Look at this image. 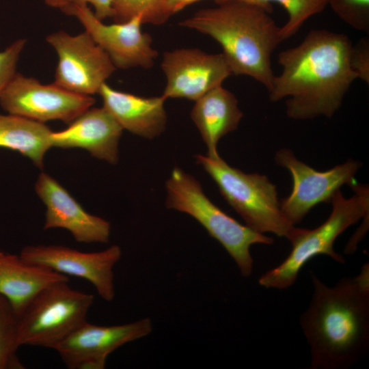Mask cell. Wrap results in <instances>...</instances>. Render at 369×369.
Returning <instances> with one entry per match:
<instances>
[{"label":"cell","instance_id":"obj_2","mask_svg":"<svg viewBox=\"0 0 369 369\" xmlns=\"http://www.w3.org/2000/svg\"><path fill=\"white\" fill-rule=\"evenodd\" d=\"M313 293L300 316L310 347V368L346 369L369 348V264L333 286L311 272Z\"/></svg>","mask_w":369,"mask_h":369},{"label":"cell","instance_id":"obj_18","mask_svg":"<svg viewBox=\"0 0 369 369\" xmlns=\"http://www.w3.org/2000/svg\"><path fill=\"white\" fill-rule=\"evenodd\" d=\"M243 115L236 96L222 85L195 100L191 118L206 146V156L214 159L220 157L219 141L238 128Z\"/></svg>","mask_w":369,"mask_h":369},{"label":"cell","instance_id":"obj_8","mask_svg":"<svg viewBox=\"0 0 369 369\" xmlns=\"http://www.w3.org/2000/svg\"><path fill=\"white\" fill-rule=\"evenodd\" d=\"M46 40L58 56L54 83L66 90L87 96L98 94L116 70L86 31L75 36L58 31L47 36Z\"/></svg>","mask_w":369,"mask_h":369},{"label":"cell","instance_id":"obj_14","mask_svg":"<svg viewBox=\"0 0 369 369\" xmlns=\"http://www.w3.org/2000/svg\"><path fill=\"white\" fill-rule=\"evenodd\" d=\"M161 67L166 77L165 99L195 101L232 74L222 53L209 54L199 49L165 51Z\"/></svg>","mask_w":369,"mask_h":369},{"label":"cell","instance_id":"obj_24","mask_svg":"<svg viewBox=\"0 0 369 369\" xmlns=\"http://www.w3.org/2000/svg\"><path fill=\"white\" fill-rule=\"evenodd\" d=\"M328 5L348 25L369 33V0H328Z\"/></svg>","mask_w":369,"mask_h":369},{"label":"cell","instance_id":"obj_13","mask_svg":"<svg viewBox=\"0 0 369 369\" xmlns=\"http://www.w3.org/2000/svg\"><path fill=\"white\" fill-rule=\"evenodd\" d=\"M152 331L150 318L113 326H99L85 321L54 350L69 369H103L111 353Z\"/></svg>","mask_w":369,"mask_h":369},{"label":"cell","instance_id":"obj_20","mask_svg":"<svg viewBox=\"0 0 369 369\" xmlns=\"http://www.w3.org/2000/svg\"><path fill=\"white\" fill-rule=\"evenodd\" d=\"M53 131L44 123L22 116L0 113V148L20 152L39 168L52 147Z\"/></svg>","mask_w":369,"mask_h":369},{"label":"cell","instance_id":"obj_9","mask_svg":"<svg viewBox=\"0 0 369 369\" xmlns=\"http://www.w3.org/2000/svg\"><path fill=\"white\" fill-rule=\"evenodd\" d=\"M94 103L92 96L70 92L54 83L42 84L17 72L0 94V105L8 113L42 123H71Z\"/></svg>","mask_w":369,"mask_h":369},{"label":"cell","instance_id":"obj_10","mask_svg":"<svg viewBox=\"0 0 369 369\" xmlns=\"http://www.w3.org/2000/svg\"><path fill=\"white\" fill-rule=\"evenodd\" d=\"M274 159L292 176V192L280 201V207L286 218L294 226L300 223L316 205L330 202L342 185L356 182L355 176L361 166L359 161L348 159L327 171L319 172L297 159L286 148L277 151Z\"/></svg>","mask_w":369,"mask_h":369},{"label":"cell","instance_id":"obj_21","mask_svg":"<svg viewBox=\"0 0 369 369\" xmlns=\"http://www.w3.org/2000/svg\"><path fill=\"white\" fill-rule=\"evenodd\" d=\"M217 4L238 1L257 5L269 13L273 10L271 3L281 5L288 14V20L281 27L283 41L295 35L310 17L319 14L328 5V0H214Z\"/></svg>","mask_w":369,"mask_h":369},{"label":"cell","instance_id":"obj_5","mask_svg":"<svg viewBox=\"0 0 369 369\" xmlns=\"http://www.w3.org/2000/svg\"><path fill=\"white\" fill-rule=\"evenodd\" d=\"M165 187L167 208L194 218L225 248L241 275L249 277L254 267L250 247L271 245L273 238L240 223L221 210L205 195L199 181L180 168L173 169Z\"/></svg>","mask_w":369,"mask_h":369},{"label":"cell","instance_id":"obj_26","mask_svg":"<svg viewBox=\"0 0 369 369\" xmlns=\"http://www.w3.org/2000/svg\"><path fill=\"white\" fill-rule=\"evenodd\" d=\"M349 62L352 70L357 74V79L369 84V40L363 38L351 46Z\"/></svg>","mask_w":369,"mask_h":369},{"label":"cell","instance_id":"obj_7","mask_svg":"<svg viewBox=\"0 0 369 369\" xmlns=\"http://www.w3.org/2000/svg\"><path fill=\"white\" fill-rule=\"evenodd\" d=\"M59 282L39 291L18 316L20 345L55 349L86 320L93 295Z\"/></svg>","mask_w":369,"mask_h":369},{"label":"cell","instance_id":"obj_27","mask_svg":"<svg viewBox=\"0 0 369 369\" xmlns=\"http://www.w3.org/2000/svg\"><path fill=\"white\" fill-rule=\"evenodd\" d=\"M87 3L93 5L94 13L99 20L113 18L114 12L111 0H70L69 5H83Z\"/></svg>","mask_w":369,"mask_h":369},{"label":"cell","instance_id":"obj_1","mask_svg":"<svg viewBox=\"0 0 369 369\" xmlns=\"http://www.w3.org/2000/svg\"><path fill=\"white\" fill-rule=\"evenodd\" d=\"M351 46L345 34L311 30L299 45L279 54L282 71L274 77L269 99L288 98L286 114L292 119L331 118L357 79L349 62Z\"/></svg>","mask_w":369,"mask_h":369},{"label":"cell","instance_id":"obj_19","mask_svg":"<svg viewBox=\"0 0 369 369\" xmlns=\"http://www.w3.org/2000/svg\"><path fill=\"white\" fill-rule=\"evenodd\" d=\"M68 281L66 275L28 263L20 255L0 251V295L9 301L18 316L42 289Z\"/></svg>","mask_w":369,"mask_h":369},{"label":"cell","instance_id":"obj_28","mask_svg":"<svg viewBox=\"0 0 369 369\" xmlns=\"http://www.w3.org/2000/svg\"><path fill=\"white\" fill-rule=\"evenodd\" d=\"M199 1L200 0H169V6L170 12L173 15L187 6Z\"/></svg>","mask_w":369,"mask_h":369},{"label":"cell","instance_id":"obj_22","mask_svg":"<svg viewBox=\"0 0 369 369\" xmlns=\"http://www.w3.org/2000/svg\"><path fill=\"white\" fill-rule=\"evenodd\" d=\"M18 315L9 301L0 295V369H24L17 355L19 340Z\"/></svg>","mask_w":369,"mask_h":369},{"label":"cell","instance_id":"obj_29","mask_svg":"<svg viewBox=\"0 0 369 369\" xmlns=\"http://www.w3.org/2000/svg\"><path fill=\"white\" fill-rule=\"evenodd\" d=\"M49 6L59 8L62 10L70 4V0H44Z\"/></svg>","mask_w":369,"mask_h":369},{"label":"cell","instance_id":"obj_23","mask_svg":"<svg viewBox=\"0 0 369 369\" xmlns=\"http://www.w3.org/2000/svg\"><path fill=\"white\" fill-rule=\"evenodd\" d=\"M115 23H124L141 16L143 23L161 25L172 15L169 0H111Z\"/></svg>","mask_w":369,"mask_h":369},{"label":"cell","instance_id":"obj_15","mask_svg":"<svg viewBox=\"0 0 369 369\" xmlns=\"http://www.w3.org/2000/svg\"><path fill=\"white\" fill-rule=\"evenodd\" d=\"M36 192L46 206L44 228H63L80 243H107L111 226L105 219L86 212L53 178L41 173Z\"/></svg>","mask_w":369,"mask_h":369},{"label":"cell","instance_id":"obj_4","mask_svg":"<svg viewBox=\"0 0 369 369\" xmlns=\"http://www.w3.org/2000/svg\"><path fill=\"white\" fill-rule=\"evenodd\" d=\"M355 194L345 198L340 190L333 195L332 210L327 220L312 230L295 227L288 240L292 249L278 266L261 275L258 283L267 288L286 289L296 282L299 271L312 258L326 255L338 263L344 258L333 249L336 238L361 218L368 217L369 191L356 182L351 185Z\"/></svg>","mask_w":369,"mask_h":369},{"label":"cell","instance_id":"obj_17","mask_svg":"<svg viewBox=\"0 0 369 369\" xmlns=\"http://www.w3.org/2000/svg\"><path fill=\"white\" fill-rule=\"evenodd\" d=\"M98 94L103 107L123 129L138 136L153 139L163 133L167 124L165 99L144 97L116 90L105 83Z\"/></svg>","mask_w":369,"mask_h":369},{"label":"cell","instance_id":"obj_11","mask_svg":"<svg viewBox=\"0 0 369 369\" xmlns=\"http://www.w3.org/2000/svg\"><path fill=\"white\" fill-rule=\"evenodd\" d=\"M77 17L85 31L108 55L117 68H151L158 57L151 36L143 32L142 17L137 16L124 23H103L87 5H69L62 10Z\"/></svg>","mask_w":369,"mask_h":369},{"label":"cell","instance_id":"obj_12","mask_svg":"<svg viewBox=\"0 0 369 369\" xmlns=\"http://www.w3.org/2000/svg\"><path fill=\"white\" fill-rule=\"evenodd\" d=\"M19 255L28 263L88 281L107 301L114 299L113 269L122 256L118 245L96 252H83L57 245H28L23 248Z\"/></svg>","mask_w":369,"mask_h":369},{"label":"cell","instance_id":"obj_25","mask_svg":"<svg viewBox=\"0 0 369 369\" xmlns=\"http://www.w3.org/2000/svg\"><path fill=\"white\" fill-rule=\"evenodd\" d=\"M27 40L18 39L0 51V94L15 75L17 62Z\"/></svg>","mask_w":369,"mask_h":369},{"label":"cell","instance_id":"obj_16","mask_svg":"<svg viewBox=\"0 0 369 369\" xmlns=\"http://www.w3.org/2000/svg\"><path fill=\"white\" fill-rule=\"evenodd\" d=\"M123 128L104 107L90 108L65 130L53 132L52 147L79 148L92 156L115 164Z\"/></svg>","mask_w":369,"mask_h":369},{"label":"cell","instance_id":"obj_3","mask_svg":"<svg viewBox=\"0 0 369 369\" xmlns=\"http://www.w3.org/2000/svg\"><path fill=\"white\" fill-rule=\"evenodd\" d=\"M217 5L197 11L179 26L213 38L232 74L250 77L269 91L275 77L271 54L283 42L281 27L259 5L238 1Z\"/></svg>","mask_w":369,"mask_h":369},{"label":"cell","instance_id":"obj_6","mask_svg":"<svg viewBox=\"0 0 369 369\" xmlns=\"http://www.w3.org/2000/svg\"><path fill=\"white\" fill-rule=\"evenodd\" d=\"M195 159L247 226L259 233L288 238L295 226L282 213L276 187L265 175L245 173L221 157L214 159L196 154Z\"/></svg>","mask_w":369,"mask_h":369}]
</instances>
